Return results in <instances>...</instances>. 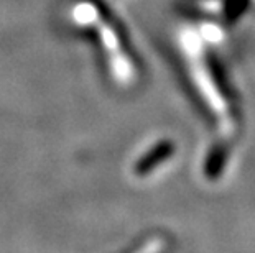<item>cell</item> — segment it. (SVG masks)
I'll return each instance as SVG.
<instances>
[{
    "label": "cell",
    "mask_w": 255,
    "mask_h": 253,
    "mask_svg": "<svg viewBox=\"0 0 255 253\" xmlns=\"http://www.w3.org/2000/svg\"><path fill=\"white\" fill-rule=\"evenodd\" d=\"M71 18L79 26H91L96 31L114 79H117V83L122 85L132 84L137 78L135 64L127 48L124 46L121 31L96 3V0H78L71 7Z\"/></svg>",
    "instance_id": "6da1fadb"
},
{
    "label": "cell",
    "mask_w": 255,
    "mask_h": 253,
    "mask_svg": "<svg viewBox=\"0 0 255 253\" xmlns=\"http://www.w3.org/2000/svg\"><path fill=\"white\" fill-rule=\"evenodd\" d=\"M166 240L161 239V237H155V239H151L148 242H145V244L137 249L133 253H163L165 249H166Z\"/></svg>",
    "instance_id": "3957f363"
},
{
    "label": "cell",
    "mask_w": 255,
    "mask_h": 253,
    "mask_svg": "<svg viewBox=\"0 0 255 253\" xmlns=\"http://www.w3.org/2000/svg\"><path fill=\"white\" fill-rule=\"evenodd\" d=\"M173 152H175V145L168 140L153 145V148H150L142 158H140L133 166V171L137 176H148L151 174V171L160 168L161 165L166 163L171 158Z\"/></svg>",
    "instance_id": "7a4b0ae2"
}]
</instances>
